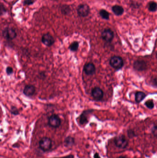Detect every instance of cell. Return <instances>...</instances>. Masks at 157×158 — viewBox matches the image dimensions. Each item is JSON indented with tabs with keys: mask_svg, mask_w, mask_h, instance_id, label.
I'll return each mask as SVG.
<instances>
[{
	"mask_svg": "<svg viewBox=\"0 0 157 158\" xmlns=\"http://www.w3.org/2000/svg\"><path fill=\"white\" fill-rule=\"evenodd\" d=\"M39 146L43 152L49 151L52 147L51 139L46 137L41 138L39 142Z\"/></svg>",
	"mask_w": 157,
	"mask_h": 158,
	"instance_id": "1",
	"label": "cell"
},
{
	"mask_svg": "<svg viewBox=\"0 0 157 158\" xmlns=\"http://www.w3.org/2000/svg\"><path fill=\"white\" fill-rule=\"evenodd\" d=\"M110 64L115 69H120L123 67L124 61L120 56H114L111 58Z\"/></svg>",
	"mask_w": 157,
	"mask_h": 158,
	"instance_id": "2",
	"label": "cell"
},
{
	"mask_svg": "<svg viewBox=\"0 0 157 158\" xmlns=\"http://www.w3.org/2000/svg\"><path fill=\"white\" fill-rule=\"evenodd\" d=\"M114 143L117 147L120 148H125L128 145V141L123 135L117 136L114 140Z\"/></svg>",
	"mask_w": 157,
	"mask_h": 158,
	"instance_id": "3",
	"label": "cell"
},
{
	"mask_svg": "<svg viewBox=\"0 0 157 158\" xmlns=\"http://www.w3.org/2000/svg\"><path fill=\"white\" fill-rule=\"evenodd\" d=\"M61 123L60 117L56 114H53L49 118L48 124L52 128H57L61 125Z\"/></svg>",
	"mask_w": 157,
	"mask_h": 158,
	"instance_id": "4",
	"label": "cell"
},
{
	"mask_svg": "<svg viewBox=\"0 0 157 158\" xmlns=\"http://www.w3.org/2000/svg\"><path fill=\"white\" fill-rule=\"evenodd\" d=\"M2 36L7 40H13L16 37L17 33L15 31L11 28L6 27L2 31Z\"/></svg>",
	"mask_w": 157,
	"mask_h": 158,
	"instance_id": "5",
	"label": "cell"
},
{
	"mask_svg": "<svg viewBox=\"0 0 157 158\" xmlns=\"http://www.w3.org/2000/svg\"><path fill=\"white\" fill-rule=\"evenodd\" d=\"M77 12L78 15L81 17H86L88 15L90 12L89 6L86 4H80L77 7Z\"/></svg>",
	"mask_w": 157,
	"mask_h": 158,
	"instance_id": "6",
	"label": "cell"
},
{
	"mask_svg": "<svg viewBox=\"0 0 157 158\" xmlns=\"http://www.w3.org/2000/svg\"><path fill=\"white\" fill-rule=\"evenodd\" d=\"M101 38L105 41L110 42L114 38V33L110 29H106L101 33Z\"/></svg>",
	"mask_w": 157,
	"mask_h": 158,
	"instance_id": "7",
	"label": "cell"
},
{
	"mask_svg": "<svg viewBox=\"0 0 157 158\" xmlns=\"http://www.w3.org/2000/svg\"><path fill=\"white\" fill-rule=\"evenodd\" d=\"M42 43L47 46H51L54 43L55 40L54 38L49 33H46L42 36L41 38Z\"/></svg>",
	"mask_w": 157,
	"mask_h": 158,
	"instance_id": "8",
	"label": "cell"
},
{
	"mask_svg": "<svg viewBox=\"0 0 157 158\" xmlns=\"http://www.w3.org/2000/svg\"><path fill=\"white\" fill-rule=\"evenodd\" d=\"M91 94L94 99L99 101L103 98L104 93L102 89L99 87H96L92 89Z\"/></svg>",
	"mask_w": 157,
	"mask_h": 158,
	"instance_id": "9",
	"label": "cell"
},
{
	"mask_svg": "<svg viewBox=\"0 0 157 158\" xmlns=\"http://www.w3.org/2000/svg\"><path fill=\"white\" fill-rule=\"evenodd\" d=\"M134 68L138 71L145 70L147 68V65L145 62L143 60H137L134 63Z\"/></svg>",
	"mask_w": 157,
	"mask_h": 158,
	"instance_id": "10",
	"label": "cell"
},
{
	"mask_svg": "<svg viewBox=\"0 0 157 158\" xmlns=\"http://www.w3.org/2000/svg\"><path fill=\"white\" fill-rule=\"evenodd\" d=\"M96 67L93 63H89L85 64L84 67V72L86 75H93L96 72Z\"/></svg>",
	"mask_w": 157,
	"mask_h": 158,
	"instance_id": "11",
	"label": "cell"
},
{
	"mask_svg": "<svg viewBox=\"0 0 157 158\" xmlns=\"http://www.w3.org/2000/svg\"><path fill=\"white\" fill-rule=\"evenodd\" d=\"M36 88L34 85H28L24 88L23 93L27 96H31L35 94Z\"/></svg>",
	"mask_w": 157,
	"mask_h": 158,
	"instance_id": "12",
	"label": "cell"
},
{
	"mask_svg": "<svg viewBox=\"0 0 157 158\" xmlns=\"http://www.w3.org/2000/svg\"><path fill=\"white\" fill-rule=\"evenodd\" d=\"M112 11L116 15H121L124 12V9L122 6L120 5H114L112 7Z\"/></svg>",
	"mask_w": 157,
	"mask_h": 158,
	"instance_id": "13",
	"label": "cell"
},
{
	"mask_svg": "<svg viewBox=\"0 0 157 158\" xmlns=\"http://www.w3.org/2000/svg\"><path fill=\"white\" fill-rule=\"evenodd\" d=\"M64 143V145L65 147H71L74 145L75 139L72 136H67L65 139Z\"/></svg>",
	"mask_w": 157,
	"mask_h": 158,
	"instance_id": "14",
	"label": "cell"
},
{
	"mask_svg": "<svg viewBox=\"0 0 157 158\" xmlns=\"http://www.w3.org/2000/svg\"><path fill=\"white\" fill-rule=\"evenodd\" d=\"M146 95L144 93L142 92H136L135 94V100L137 103H140L141 101H143L145 98Z\"/></svg>",
	"mask_w": 157,
	"mask_h": 158,
	"instance_id": "15",
	"label": "cell"
},
{
	"mask_svg": "<svg viewBox=\"0 0 157 158\" xmlns=\"http://www.w3.org/2000/svg\"><path fill=\"white\" fill-rule=\"evenodd\" d=\"M148 9L150 12H155L157 10V3L152 1L149 2L148 4Z\"/></svg>",
	"mask_w": 157,
	"mask_h": 158,
	"instance_id": "16",
	"label": "cell"
},
{
	"mask_svg": "<svg viewBox=\"0 0 157 158\" xmlns=\"http://www.w3.org/2000/svg\"><path fill=\"white\" fill-rule=\"evenodd\" d=\"M99 14L100 16L103 19L108 20V19H109V13L107 10H105V9H101V10H100V11Z\"/></svg>",
	"mask_w": 157,
	"mask_h": 158,
	"instance_id": "17",
	"label": "cell"
},
{
	"mask_svg": "<svg viewBox=\"0 0 157 158\" xmlns=\"http://www.w3.org/2000/svg\"><path fill=\"white\" fill-rule=\"evenodd\" d=\"M78 47H79V43L77 41H75L70 44L69 49L72 52H76L78 50Z\"/></svg>",
	"mask_w": 157,
	"mask_h": 158,
	"instance_id": "18",
	"label": "cell"
},
{
	"mask_svg": "<svg viewBox=\"0 0 157 158\" xmlns=\"http://www.w3.org/2000/svg\"><path fill=\"white\" fill-rule=\"evenodd\" d=\"M85 113H85L84 112L80 116V123L82 125L86 124V123H87L88 121L87 117Z\"/></svg>",
	"mask_w": 157,
	"mask_h": 158,
	"instance_id": "19",
	"label": "cell"
},
{
	"mask_svg": "<svg viewBox=\"0 0 157 158\" xmlns=\"http://www.w3.org/2000/svg\"><path fill=\"white\" fill-rule=\"evenodd\" d=\"M145 105L148 108L152 109L155 106L154 101L152 100H148L146 102Z\"/></svg>",
	"mask_w": 157,
	"mask_h": 158,
	"instance_id": "20",
	"label": "cell"
},
{
	"mask_svg": "<svg viewBox=\"0 0 157 158\" xmlns=\"http://www.w3.org/2000/svg\"><path fill=\"white\" fill-rule=\"evenodd\" d=\"M11 113L14 115H18L19 114V111L16 107L12 106L11 109Z\"/></svg>",
	"mask_w": 157,
	"mask_h": 158,
	"instance_id": "21",
	"label": "cell"
},
{
	"mask_svg": "<svg viewBox=\"0 0 157 158\" xmlns=\"http://www.w3.org/2000/svg\"><path fill=\"white\" fill-rule=\"evenodd\" d=\"M6 74L9 76V75H12L13 73V72H14V70H13V69L11 67H8L6 68Z\"/></svg>",
	"mask_w": 157,
	"mask_h": 158,
	"instance_id": "22",
	"label": "cell"
},
{
	"mask_svg": "<svg viewBox=\"0 0 157 158\" xmlns=\"http://www.w3.org/2000/svg\"><path fill=\"white\" fill-rule=\"evenodd\" d=\"M152 133L153 135L157 137V125L154 126L152 129Z\"/></svg>",
	"mask_w": 157,
	"mask_h": 158,
	"instance_id": "23",
	"label": "cell"
},
{
	"mask_svg": "<svg viewBox=\"0 0 157 158\" xmlns=\"http://www.w3.org/2000/svg\"><path fill=\"white\" fill-rule=\"evenodd\" d=\"M34 2V0H25V1H24V4L25 5H29L32 4Z\"/></svg>",
	"mask_w": 157,
	"mask_h": 158,
	"instance_id": "24",
	"label": "cell"
},
{
	"mask_svg": "<svg viewBox=\"0 0 157 158\" xmlns=\"http://www.w3.org/2000/svg\"><path fill=\"white\" fill-rule=\"evenodd\" d=\"M54 158H74V156L73 155H69L67 156H65L61 157Z\"/></svg>",
	"mask_w": 157,
	"mask_h": 158,
	"instance_id": "25",
	"label": "cell"
},
{
	"mask_svg": "<svg viewBox=\"0 0 157 158\" xmlns=\"http://www.w3.org/2000/svg\"><path fill=\"white\" fill-rule=\"evenodd\" d=\"M94 158H100V156L99 155L98 153H95V155H94Z\"/></svg>",
	"mask_w": 157,
	"mask_h": 158,
	"instance_id": "26",
	"label": "cell"
},
{
	"mask_svg": "<svg viewBox=\"0 0 157 158\" xmlns=\"http://www.w3.org/2000/svg\"><path fill=\"white\" fill-rule=\"evenodd\" d=\"M118 158H127L123 156H121L119 157Z\"/></svg>",
	"mask_w": 157,
	"mask_h": 158,
	"instance_id": "27",
	"label": "cell"
},
{
	"mask_svg": "<svg viewBox=\"0 0 157 158\" xmlns=\"http://www.w3.org/2000/svg\"><path fill=\"white\" fill-rule=\"evenodd\" d=\"M156 58H157V52L156 53Z\"/></svg>",
	"mask_w": 157,
	"mask_h": 158,
	"instance_id": "28",
	"label": "cell"
}]
</instances>
